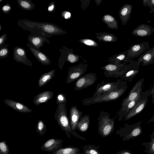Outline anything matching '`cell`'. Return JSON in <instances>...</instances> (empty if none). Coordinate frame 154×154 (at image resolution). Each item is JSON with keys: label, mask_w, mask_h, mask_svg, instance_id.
Returning <instances> with one entry per match:
<instances>
[{"label": "cell", "mask_w": 154, "mask_h": 154, "mask_svg": "<svg viewBox=\"0 0 154 154\" xmlns=\"http://www.w3.org/2000/svg\"><path fill=\"white\" fill-rule=\"evenodd\" d=\"M52 153L58 154H82L79 149L72 146L61 148Z\"/></svg>", "instance_id": "27"}, {"label": "cell", "mask_w": 154, "mask_h": 154, "mask_svg": "<svg viewBox=\"0 0 154 154\" xmlns=\"http://www.w3.org/2000/svg\"><path fill=\"white\" fill-rule=\"evenodd\" d=\"M48 154H54V153H49Z\"/></svg>", "instance_id": "50"}, {"label": "cell", "mask_w": 154, "mask_h": 154, "mask_svg": "<svg viewBox=\"0 0 154 154\" xmlns=\"http://www.w3.org/2000/svg\"><path fill=\"white\" fill-rule=\"evenodd\" d=\"M66 103L57 105L54 115L55 120L62 130L65 131L68 137H70L71 134L75 137L85 140V138L79 135L72 129L67 115Z\"/></svg>", "instance_id": "2"}, {"label": "cell", "mask_w": 154, "mask_h": 154, "mask_svg": "<svg viewBox=\"0 0 154 154\" xmlns=\"http://www.w3.org/2000/svg\"><path fill=\"white\" fill-rule=\"evenodd\" d=\"M153 13H154V8L151 9L149 12V13L150 14H151Z\"/></svg>", "instance_id": "48"}, {"label": "cell", "mask_w": 154, "mask_h": 154, "mask_svg": "<svg viewBox=\"0 0 154 154\" xmlns=\"http://www.w3.org/2000/svg\"><path fill=\"white\" fill-rule=\"evenodd\" d=\"M4 102L14 110L21 113H29L32 112V109L24 104L13 100L5 99Z\"/></svg>", "instance_id": "21"}, {"label": "cell", "mask_w": 154, "mask_h": 154, "mask_svg": "<svg viewBox=\"0 0 154 154\" xmlns=\"http://www.w3.org/2000/svg\"><path fill=\"white\" fill-rule=\"evenodd\" d=\"M151 89H148L140 93V99L139 101L129 111L124 118V121H127L140 113L146 106L148 100V97L151 95Z\"/></svg>", "instance_id": "8"}, {"label": "cell", "mask_w": 154, "mask_h": 154, "mask_svg": "<svg viewBox=\"0 0 154 154\" xmlns=\"http://www.w3.org/2000/svg\"><path fill=\"white\" fill-rule=\"evenodd\" d=\"M67 101V99L65 94L62 93H60L57 94L56 101L57 104L58 105L66 103Z\"/></svg>", "instance_id": "34"}, {"label": "cell", "mask_w": 154, "mask_h": 154, "mask_svg": "<svg viewBox=\"0 0 154 154\" xmlns=\"http://www.w3.org/2000/svg\"><path fill=\"white\" fill-rule=\"evenodd\" d=\"M85 68L81 67H73L69 68L66 79V82L68 84L78 79L86 72Z\"/></svg>", "instance_id": "16"}, {"label": "cell", "mask_w": 154, "mask_h": 154, "mask_svg": "<svg viewBox=\"0 0 154 154\" xmlns=\"http://www.w3.org/2000/svg\"><path fill=\"white\" fill-rule=\"evenodd\" d=\"M140 63L135 60H130L124 73L120 77L121 79L126 81L132 82L139 72Z\"/></svg>", "instance_id": "9"}, {"label": "cell", "mask_w": 154, "mask_h": 154, "mask_svg": "<svg viewBox=\"0 0 154 154\" xmlns=\"http://www.w3.org/2000/svg\"><path fill=\"white\" fill-rule=\"evenodd\" d=\"M115 154H133L128 149H123L116 152Z\"/></svg>", "instance_id": "43"}, {"label": "cell", "mask_w": 154, "mask_h": 154, "mask_svg": "<svg viewBox=\"0 0 154 154\" xmlns=\"http://www.w3.org/2000/svg\"><path fill=\"white\" fill-rule=\"evenodd\" d=\"M27 40L31 45L38 50H39L43 46L44 42L49 44L50 43V42L47 37L32 34L29 35Z\"/></svg>", "instance_id": "18"}, {"label": "cell", "mask_w": 154, "mask_h": 154, "mask_svg": "<svg viewBox=\"0 0 154 154\" xmlns=\"http://www.w3.org/2000/svg\"><path fill=\"white\" fill-rule=\"evenodd\" d=\"M27 45L31 52L39 62L45 66L51 64V61L46 55L39 50L36 49L29 43H27Z\"/></svg>", "instance_id": "19"}, {"label": "cell", "mask_w": 154, "mask_h": 154, "mask_svg": "<svg viewBox=\"0 0 154 154\" xmlns=\"http://www.w3.org/2000/svg\"><path fill=\"white\" fill-rule=\"evenodd\" d=\"M18 5L23 10L31 11L35 7V4L30 0H17Z\"/></svg>", "instance_id": "29"}, {"label": "cell", "mask_w": 154, "mask_h": 154, "mask_svg": "<svg viewBox=\"0 0 154 154\" xmlns=\"http://www.w3.org/2000/svg\"><path fill=\"white\" fill-rule=\"evenodd\" d=\"M90 123V117L88 115L82 116L77 125V129L82 133L87 131L89 128Z\"/></svg>", "instance_id": "24"}, {"label": "cell", "mask_w": 154, "mask_h": 154, "mask_svg": "<svg viewBox=\"0 0 154 154\" xmlns=\"http://www.w3.org/2000/svg\"><path fill=\"white\" fill-rule=\"evenodd\" d=\"M54 95V92L50 91L42 92L36 95L34 98L33 103L36 106L41 104L46 103L51 99Z\"/></svg>", "instance_id": "22"}, {"label": "cell", "mask_w": 154, "mask_h": 154, "mask_svg": "<svg viewBox=\"0 0 154 154\" xmlns=\"http://www.w3.org/2000/svg\"><path fill=\"white\" fill-rule=\"evenodd\" d=\"M11 8L9 3L5 4L2 7V11L5 14L9 13L11 11Z\"/></svg>", "instance_id": "36"}, {"label": "cell", "mask_w": 154, "mask_h": 154, "mask_svg": "<svg viewBox=\"0 0 154 154\" xmlns=\"http://www.w3.org/2000/svg\"><path fill=\"white\" fill-rule=\"evenodd\" d=\"M46 131L47 127L44 121L41 119H39L36 124V132L42 136L45 134Z\"/></svg>", "instance_id": "31"}, {"label": "cell", "mask_w": 154, "mask_h": 154, "mask_svg": "<svg viewBox=\"0 0 154 154\" xmlns=\"http://www.w3.org/2000/svg\"><path fill=\"white\" fill-rule=\"evenodd\" d=\"M150 48L148 42H145L132 45L128 50L127 60L140 56Z\"/></svg>", "instance_id": "11"}, {"label": "cell", "mask_w": 154, "mask_h": 154, "mask_svg": "<svg viewBox=\"0 0 154 154\" xmlns=\"http://www.w3.org/2000/svg\"><path fill=\"white\" fill-rule=\"evenodd\" d=\"M7 35L6 33H4L0 37V46L5 45V41L7 38Z\"/></svg>", "instance_id": "38"}, {"label": "cell", "mask_w": 154, "mask_h": 154, "mask_svg": "<svg viewBox=\"0 0 154 154\" xmlns=\"http://www.w3.org/2000/svg\"><path fill=\"white\" fill-rule=\"evenodd\" d=\"M140 93L139 96L134 100L130 102L126 106L122 113L118 116V120L121 121L128 114L129 111L139 101L140 99Z\"/></svg>", "instance_id": "26"}, {"label": "cell", "mask_w": 154, "mask_h": 154, "mask_svg": "<svg viewBox=\"0 0 154 154\" xmlns=\"http://www.w3.org/2000/svg\"><path fill=\"white\" fill-rule=\"evenodd\" d=\"M83 42L85 44L89 46H93L95 45L96 43L93 40L86 39L83 40Z\"/></svg>", "instance_id": "39"}, {"label": "cell", "mask_w": 154, "mask_h": 154, "mask_svg": "<svg viewBox=\"0 0 154 154\" xmlns=\"http://www.w3.org/2000/svg\"><path fill=\"white\" fill-rule=\"evenodd\" d=\"M55 72L54 69L41 75L38 81V86L41 87L47 84L54 77Z\"/></svg>", "instance_id": "25"}, {"label": "cell", "mask_w": 154, "mask_h": 154, "mask_svg": "<svg viewBox=\"0 0 154 154\" xmlns=\"http://www.w3.org/2000/svg\"><path fill=\"white\" fill-rule=\"evenodd\" d=\"M9 149L5 140L0 142V154H9Z\"/></svg>", "instance_id": "33"}, {"label": "cell", "mask_w": 154, "mask_h": 154, "mask_svg": "<svg viewBox=\"0 0 154 154\" xmlns=\"http://www.w3.org/2000/svg\"><path fill=\"white\" fill-rule=\"evenodd\" d=\"M56 6L54 2H51L48 7V10L50 13H53L55 10Z\"/></svg>", "instance_id": "37"}, {"label": "cell", "mask_w": 154, "mask_h": 154, "mask_svg": "<svg viewBox=\"0 0 154 154\" xmlns=\"http://www.w3.org/2000/svg\"><path fill=\"white\" fill-rule=\"evenodd\" d=\"M142 3L144 6L149 7L150 9L154 8V0H143Z\"/></svg>", "instance_id": "35"}, {"label": "cell", "mask_w": 154, "mask_h": 154, "mask_svg": "<svg viewBox=\"0 0 154 154\" xmlns=\"http://www.w3.org/2000/svg\"><path fill=\"white\" fill-rule=\"evenodd\" d=\"M104 20L108 22H112L114 20V18L112 16L108 15H105L104 17Z\"/></svg>", "instance_id": "41"}, {"label": "cell", "mask_w": 154, "mask_h": 154, "mask_svg": "<svg viewBox=\"0 0 154 154\" xmlns=\"http://www.w3.org/2000/svg\"><path fill=\"white\" fill-rule=\"evenodd\" d=\"M68 61L71 63L75 62L76 60V57L72 54H69L67 57Z\"/></svg>", "instance_id": "40"}, {"label": "cell", "mask_w": 154, "mask_h": 154, "mask_svg": "<svg viewBox=\"0 0 154 154\" xmlns=\"http://www.w3.org/2000/svg\"><path fill=\"white\" fill-rule=\"evenodd\" d=\"M13 58L17 63L24 64L28 66L32 67L31 61L28 59L25 49L20 47L16 46L13 51Z\"/></svg>", "instance_id": "13"}, {"label": "cell", "mask_w": 154, "mask_h": 154, "mask_svg": "<svg viewBox=\"0 0 154 154\" xmlns=\"http://www.w3.org/2000/svg\"><path fill=\"white\" fill-rule=\"evenodd\" d=\"M127 54L126 55L125 54H122L118 56L116 58L120 61L124 60L125 59H126L128 61L129 60H127Z\"/></svg>", "instance_id": "42"}, {"label": "cell", "mask_w": 154, "mask_h": 154, "mask_svg": "<svg viewBox=\"0 0 154 154\" xmlns=\"http://www.w3.org/2000/svg\"><path fill=\"white\" fill-rule=\"evenodd\" d=\"M97 78L96 75L93 73H89L83 75L75 82L74 90L78 91L87 88L93 85Z\"/></svg>", "instance_id": "10"}, {"label": "cell", "mask_w": 154, "mask_h": 154, "mask_svg": "<svg viewBox=\"0 0 154 154\" xmlns=\"http://www.w3.org/2000/svg\"><path fill=\"white\" fill-rule=\"evenodd\" d=\"M103 39L106 41L110 42L112 40V37L111 35H106L103 37Z\"/></svg>", "instance_id": "45"}, {"label": "cell", "mask_w": 154, "mask_h": 154, "mask_svg": "<svg viewBox=\"0 0 154 154\" xmlns=\"http://www.w3.org/2000/svg\"><path fill=\"white\" fill-rule=\"evenodd\" d=\"M128 88L127 85L115 91L107 94L97 96L94 98L90 97L81 100L84 105H89L92 104L103 102L117 100L125 92Z\"/></svg>", "instance_id": "4"}, {"label": "cell", "mask_w": 154, "mask_h": 154, "mask_svg": "<svg viewBox=\"0 0 154 154\" xmlns=\"http://www.w3.org/2000/svg\"><path fill=\"white\" fill-rule=\"evenodd\" d=\"M62 16L66 19H68L71 16V13L68 11H63L62 13Z\"/></svg>", "instance_id": "44"}, {"label": "cell", "mask_w": 154, "mask_h": 154, "mask_svg": "<svg viewBox=\"0 0 154 154\" xmlns=\"http://www.w3.org/2000/svg\"><path fill=\"white\" fill-rule=\"evenodd\" d=\"M99 147L94 145H85L83 147L82 154H100Z\"/></svg>", "instance_id": "30"}, {"label": "cell", "mask_w": 154, "mask_h": 154, "mask_svg": "<svg viewBox=\"0 0 154 154\" xmlns=\"http://www.w3.org/2000/svg\"><path fill=\"white\" fill-rule=\"evenodd\" d=\"M2 26L1 24H0V32L1 31L2 29Z\"/></svg>", "instance_id": "49"}, {"label": "cell", "mask_w": 154, "mask_h": 154, "mask_svg": "<svg viewBox=\"0 0 154 154\" xmlns=\"http://www.w3.org/2000/svg\"><path fill=\"white\" fill-rule=\"evenodd\" d=\"M126 81L121 79L112 82H105L104 81L99 83L97 85L96 91L91 98H94L98 96L107 94L116 91L127 85Z\"/></svg>", "instance_id": "6"}, {"label": "cell", "mask_w": 154, "mask_h": 154, "mask_svg": "<svg viewBox=\"0 0 154 154\" xmlns=\"http://www.w3.org/2000/svg\"><path fill=\"white\" fill-rule=\"evenodd\" d=\"M154 32V28L150 26L141 24L137 26L132 32L134 36L142 37L150 36Z\"/></svg>", "instance_id": "15"}, {"label": "cell", "mask_w": 154, "mask_h": 154, "mask_svg": "<svg viewBox=\"0 0 154 154\" xmlns=\"http://www.w3.org/2000/svg\"><path fill=\"white\" fill-rule=\"evenodd\" d=\"M3 1V0H0V2H1Z\"/></svg>", "instance_id": "51"}, {"label": "cell", "mask_w": 154, "mask_h": 154, "mask_svg": "<svg viewBox=\"0 0 154 154\" xmlns=\"http://www.w3.org/2000/svg\"><path fill=\"white\" fill-rule=\"evenodd\" d=\"M17 24L23 29L30 31V34L47 38L65 33L62 28L52 23L39 22L22 19L17 21Z\"/></svg>", "instance_id": "1"}, {"label": "cell", "mask_w": 154, "mask_h": 154, "mask_svg": "<svg viewBox=\"0 0 154 154\" xmlns=\"http://www.w3.org/2000/svg\"><path fill=\"white\" fill-rule=\"evenodd\" d=\"M63 142L61 139H50L43 143L40 148L43 151L52 153L62 148Z\"/></svg>", "instance_id": "14"}, {"label": "cell", "mask_w": 154, "mask_h": 154, "mask_svg": "<svg viewBox=\"0 0 154 154\" xmlns=\"http://www.w3.org/2000/svg\"><path fill=\"white\" fill-rule=\"evenodd\" d=\"M98 131L102 137H106L114 130L115 117L111 118L106 111H101L97 118Z\"/></svg>", "instance_id": "3"}, {"label": "cell", "mask_w": 154, "mask_h": 154, "mask_svg": "<svg viewBox=\"0 0 154 154\" xmlns=\"http://www.w3.org/2000/svg\"><path fill=\"white\" fill-rule=\"evenodd\" d=\"M132 9V5L128 4L125 5L121 8L120 11V15L124 25L126 24L129 20Z\"/></svg>", "instance_id": "23"}, {"label": "cell", "mask_w": 154, "mask_h": 154, "mask_svg": "<svg viewBox=\"0 0 154 154\" xmlns=\"http://www.w3.org/2000/svg\"><path fill=\"white\" fill-rule=\"evenodd\" d=\"M69 121L72 129L74 131L77 130V125L83 112L80 111L77 106H72L69 111Z\"/></svg>", "instance_id": "17"}, {"label": "cell", "mask_w": 154, "mask_h": 154, "mask_svg": "<svg viewBox=\"0 0 154 154\" xmlns=\"http://www.w3.org/2000/svg\"><path fill=\"white\" fill-rule=\"evenodd\" d=\"M144 80V78H143L138 81L130 91L128 96L122 100L121 107L117 114L118 116L122 113L130 102L135 99L140 95L142 92V85Z\"/></svg>", "instance_id": "7"}, {"label": "cell", "mask_w": 154, "mask_h": 154, "mask_svg": "<svg viewBox=\"0 0 154 154\" xmlns=\"http://www.w3.org/2000/svg\"><path fill=\"white\" fill-rule=\"evenodd\" d=\"M137 61L142 63L143 66L151 64L152 66L154 63V46L150 48L140 56Z\"/></svg>", "instance_id": "20"}, {"label": "cell", "mask_w": 154, "mask_h": 154, "mask_svg": "<svg viewBox=\"0 0 154 154\" xmlns=\"http://www.w3.org/2000/svg\"><path fill=\"white\" fill-rule=\"evenodd\" d=\"M127 65L119 66L115 64H109L106 65L103 69L104 70V75L108 77H120L124 73Z\"/></svg>", "instance_id": "12"}, {"label": "cell", "mask_w": 154, "mask_h": 154, "mask_svg": "<svg viewBox=\"0 0 154 154\" xmlns=\"http://www.w3.org/2000/svg\"><path fill=\"white\" fill-rule=\"evenodd\" d=\"M154 122V114L152 117L147 122V123Z\"/></svg>", "instance_id": "47"}, {"label": "cell", "mask_w": 154, "mask_h": 154, "mask_svg": "<svg viewBox=\"0 0 154 154\" xmlns=\"http://www.w3.org/2000/svg\"><path fill=\"white\" fill-rule=\"evenodd\" d=\"M151 94L152 95V103H154V82L152 88L151 89Z\"/></svg>", "instance_id": "46"}, {"label": "cell", "mask_w": 154, "mask_h": 154, "mask_svg": "<svg viewBox=\"0 0 154 154\" xmlns=\"http://www.w3.org/2000/svg\"><path fill=\"white\" fill-rule=\"evenodd\" d=\"M149 136L150 141L143 143L142 145L145 147V152L148 154H154V131Z\"/></svg>", "instance_id": "28"}, {"label": "cell", "mask_w": 154, "mask_h": 154, "mask_svg": "<svg viewBox=\"0 0 154 154\" xmlns=\"http://www.w3.org/2000/svg\"><path fill=\"white\" fill-rule=\"evenodd\" d=\"M8 44H5L0 46V58L4 59L7 57L8 55L9 51L8 48Z\"/></svg>", "instance_id": "32"}, {"label": "cell", "mask_w": 154, "mask_h": 154, "mask_svg": "<svg viewBox=\"0 0 154 154\" xmlns=\"http://www.w3.org/2000/svg\"><path fill=\"white\" fill-rule=\"evenodd\" d=\"M141 123L142 121H140L131 125L125 123L124 127H121L118 130L116 134H119L123 141L134 139L142 133Z\"/></svg>", "instance_id": "5"}]
</instances>
